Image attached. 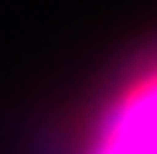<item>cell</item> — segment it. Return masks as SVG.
Returning <instances> with one entry per match:
<instances>
[{"label": "cell", "mask_w": 157, "mask_h": 154, "mask_svg": "<svg viewBox=\"0 0 157 154\" xmlns=\"http://www.w3.org/2000/svg\"><path fill=\"white\" fill-rule=\"evenodd\" d=\"M86 154H157V64L112 98Z\"/></svg>", "instance_id": "1"}]
</instances>
